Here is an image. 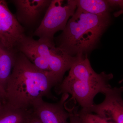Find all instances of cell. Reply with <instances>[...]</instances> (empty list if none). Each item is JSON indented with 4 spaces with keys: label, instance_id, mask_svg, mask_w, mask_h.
<instances>
[{
    "label": "cell",
    "instance_id": "1",
    "mask_svg": "<svg viewBox=\"0 0 123 123\" xmlns=\"http://www.w3.org/2000/svg\"><path fill=\"white\" fill-rule=\"evenodd\" d=\"M58 84L50 73L40 69L17 52L5 89L6 102L17 109L30 111L44 97L52 98V88Z\"/></svg>",
    "mask_w": 123,
    "mask_h": 123
},
{
    "label": "cell",
    "instance_id": "2",
    "mask_svg": "<svg viewBox=\"0 0 123 123\" xmlns=\"http://www.w3.org/2000/svg\"><path fill=\"white\" fill-rule=\"evenodd\" d=\"M111 21V14L95 15L76 9L55 44L71 56L88 55L95 48Z\"/></svg>",
    "mask_w": 123,
    "mask_h": 123
},
{
    "label": "cell",
    "instance_id": "3",
    "mask_svg": "<svg viewBox=\"0 0 123 123\" xmlns=\"http://www.w3.org/2000/svg\"><path fill=\"white\" fill-rule=\"evenodd\" d=\"M112 73L103 72L97 76L73 78L66 76L56 86L58 94H69L82 109L87 110L95 104L94 100L98 94H104L111 87L110 81L113 78Z\"/></svg>",
    "mask_w": 123,
    "mask_h": 123
},
{
    "label": "cell",
    "instance_id": "4",
    "mask_svg": "<svg viewBox=\"0 0 123 123\" xmlns=\"http://www.w3.org/2000/svg\"><path fill=\"white\" fill-rule=\"evenodd\" d=\"M76 9V0H51L34 35L40 41L54 42L55 34L64 30Z\"/></svg>",
    "mask_w": 123,
    "mask_h": 123
},
{
    "label": "cell",
    "instance_id": "5",
    "mask_svg": "<svg viewBox=\"0 0 123 123\" xmlns=\"http://www.w3.org/2000/svg\"><path fill=\"white\" fill-rule=\"evenodd\" d=\"M35 44L39 55L48 64L50 72L58 84L64 75L70 70L76 59V56L69 55L56 46L54 42L40 41L35 39Z\"/></svg>",
    "mask_w": 123,
    "mask_h": 123
},
{
    "label": "cell",
    "instance_id": "6",
    "mask_svg": "<svg viewBox=\"0 0 123 123\" xmlns=\"http://www.w3.org/2000/svg\"><path fill=\"white\" fill-rule=\"evenodd\" d=\"M25 29L9 9L7 1L0 0V45L7 50L16 51L26 35Z\"/></svg>",
    "mask_w": 123,
    "mask_h": 123
},
{
    "label": "cell",
    "instance_id": "7",
    "mask_svg": "<svg viewBox=\"0 0 123 123\" xmlns=\"http://www.w3.org/2000/svg\"><path fill=\"white\" fill-rule=\"evenodd\" d=\"M123 86L111 87L104 93V100L85 111L92 112L108 121L123 123Z\"/></svg>",
    "mask_w": 123,
    "mask_h": 123
},
{
    "label": "cell",
    "instance_id": "8",
    "mask_svg": "<svg viewBox=\"0 0 123 123\" xmlns=\"http://www.w3.org/2000/svg\"><path fill=\"white\" fill-rule=\"evenodd\" d=\"M51 0H12L17 20L23 26L32 27L43 19Z\"/></svg>",
    "mask_w": 123,
    "mask_h": 123
},
{
    "label": "cell",
    "instance_id": "9",
    "mask_svg": "<svg viewBox=\"0 0 123 123\" xmlns=\"http://www.w3.org/2000/svg\"><path fill=\"white\" fill-rule=\"evenodd\" d=\"M68 97V94H63L56 103L47 102L43 99L35 105L31 111L42 123H68L70 113L66 111L65 106Z\"/></svg>",
    "mask_w": 123,
    "mask_h": 123
},
{
    "label": "cell",
    "instance_id": "10",
    "mask_svg": "<svg viewBox=\"0 0 123 123\" xmlns=\"http://www.w3.org/2000/svg\"><path fill=\"white\" fill-rule=\"evenodd\" d=\"M34 39L25 36L18 44L16 51L23 54L27 59L38 68L50 72L48 64L39 55L34 42Z\"/></svg>",
    "mask_w": 123,
    "mask_h": 123
},
{
    "label": "cell",
    "instance_id": "11",
    "mask_svg": "<svg viewBox=\"0 0 123 123\" xmlns=\"http://www.w3.org/2000/svg\"><path fill=\"white\" fill-rule=\"evenodd\" d=\"M17 52L0 45V86L5 90L14 66Z\"/></svg>",
    "mask_w": 123,
    "mask_h": 123
},
{
    "label": "cell",
    "instance_id": "12",
    "mask_svg": "<svg viewBox=\"0 0 123 123\" xmlns=\"http://www.w3.org/2000/svg\"><path fill=\"white\" fill-rule=\"evenodd\" d=\"M30 111L17 109L6 102L0 108V123H26Z\"/></svg>",
    "mask_w": 123,
    "mask_h": 123
},
{
    "label": "cell",
    "instance_id": "13",
    "mask_svg": "<svg viewBox=\"0 0 123 123\" xmlns=\"http://www.w3.org/2000/svg\"><path fill=\"white\" fill-rule=\"evenodd\" d=\"M77 9L98 15L111 14V9L107 0H76Z\"/></svg>",
    "mask_w": 123,
    "mask_h": 123
},
{
    "label": "cell",
    "instance_id": "14",
    "mask_svg": "<svg viewBox=\"0 0 123 123\" xmlns=\"http://www.w3.org/2000/svg\"><path fill=\"white\" fill-rule=\"evenodd\" d=\"M78 114L83 123H116L107 121L97 115L81 109Z\"/></svg>",
    "mask_w": 123,
    "mask_h": 123
},
{
    "label": "cell",
    "instance_id": "15",
    "mask_svg": "<svg viewBox=\"0 0 123 123\" xmlns=\"http://www.w3.org/2000/svg\"><path fill=\"white\" fill-rule=\"evenodd\" d=\"M77 108L73 110H73L69 111L70 113L69 123H83L78 114Z\"/></svg>",
    "mask_w": 123,
    "mask_h": 123
},
{
    "label": "cell",
    "instance_id": "16",
    "mask_svg": "<svg viewBox=\"0 0 123 123\" xmlns=\"http://www.w3.org/2000/svg\"><path fill=\"white\" fill-rule=\"evenodd\" d=\"M111 10L118 9L119 10L123 9V0H107Z\"/></svg>",
    "mask_w": 123,
    "mask_h": 123
},
{
    "label": "cell",
    "instance_id": "17",
    "mask_svg": "<svg viewBox=\"0 0 123 123\" xmlns=\"http://www.w3.org/2000/svg\"><path fill=\"white\" fill-rule=\"evenodd\" d=\"M26 123H42L40 120L35 116L32 114L31 111V114L30 115L28 120Z\"/></svg>",
    "mask_w": 123,
    "mask_h": 123
},
{
    "label": "cell",
    "instance_id": "18",
    "mask_svg": "<svg viewBox=\"0 0 123 123\" xmlns=\"http://www.w3.org/2000/svg\"><path fill=\"white\" fill-rule=\"evenodd\" d=\"M6 93L5 90L0 86V99L4 100L6 102Z\"/></svg>",
    "mask_w": 123,
    "mask_h": 123
},
{
    "label": "cell",
    "instance_id": "19",
    "mask_svg": "<svg viewBox=\"0 0 123 123\" xmlns=\"http://www.w3.org/2000/svg\"><path fill=\"white\" fill-rule=\"evenodd\" d=\"M121 14H123V9L121 10H118V11L115 12L114 15L115 17H117Z\"/></svg>",
    "mask_w": 123,
    "mask_h": 123
},
{
    "label": "cell",
    "instance_id": "20",
    "mask_svg": "<svg viewBox=\"0 0 123 123\" xmlns=\"http://www.w3.org/2000/svg\"><path fill=\"white\" fill-rule=\"evenodd\" d=\"M5 102H5L4 100L0 99V108L2 106L3 104H4V103Z\"/></svg>",
    "mask_w": 123,
    "mask_h": 123
},
{
    "label": "cell",
    "instance_id": "21",
    "mask_svg": "<svg viewBox=\"0 0 123 123\" xmlns=\"http://www.w3.org/2000/svg\"><path fill=\"white\" fill-rule=\"evenodd\" d=\"M123 82V78L122 79V80H121L120 81H119V83H122V82Z\"/></svg>",
    "mask_w": 123,
    "mask_h": 123
}]
</instances>
